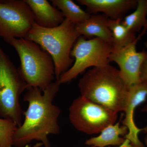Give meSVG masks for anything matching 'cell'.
<instances>
[{
    "mask_svg": "<svg viewBox=\"0 0 147 147\" xmlns=\"http://www.w3.org/2000/svg\"><path fill=\"white\" fill-rule=\"evenodd\" d=\"M18 126L10 120L0 118V147H12L13 137Z\"/></svg>",
    "mask_w": 147,
    "mask_h": 147,
    "instance_id": "ac0fdd59",
    "label": "cell"
},
{
    "mask_svg": "<svg viewBox=\"0 0 147 147\" xmlns=\"http://www.w3.org/2000/svg\"><path fill=\"white\" fill-rule=\"evenodd\" d=\"M81 96L118 113L124 110L129 87L119 70L110 64L93 67L79 80Z\"/></svg>",
    "mask_w": 147,
    "mask_h": 147,
    "instance_id": "7a4b0ae2",
    "label": "cell"
},
{
    "mask_svg": "<svg viewBox=\"0 0 147 147\" xmlns=\"http://www.w3.org/2000/svg\"><path fill=\"white\" fill-rule=\"evenodd\" d=\"M34 16L35 22L47 28H55L63 23L65 18L57 7L47 0H25Z\"/></svg>",
    "mask_w": 147,
    "mask_h": 147,
    "instance_id": "7c38bea8",
    "label": "cell"
},
{
    "mask_svg": "<svg viewBox=\"0 0 147 147\" xmlns=\"http://www.w3.org/2000/svg\"><path fill=\"white\" fill-rule=\"evenodd\" d=\"M35 23L25 0H0V37L25 38Z\"/></svg>",
    "mask_w": 147,
    "mask_h": 147,
    "instance_id": "ba28073f",
    "label": "cell"
},
{
    "mask_svg": "<svg viewBox=\"0 0 147 147\" xmlns=\"http://www.w3.org/2000/svg\"><path fill=\"white\" fill-rule=\"evenodd\" d=\"M138 0H78L86 7L87 12L96 14L101 12L112 20L121 19L129 11L136 8Z\"/></svg>",
    "mask_w": 147,
    "mask_h": 147,
    "instance_id": "8fae6325",
    "label": "cell"
},
{
    "mask_svg": "<svg viewBox=\"0 0 147 147\" xmlns=\"http://www.w3.org/2000/svg\"><path fill=\"white\" fill-rule=\"evenodd\" d=\"M145 46H146V48H147V42H145Z\"/></svg>",
    "mask_w": 147,
    "mask_h": 147,
    "instance_id": "cb8c5ba5",
    "label": "cell"
},
{
    "mask_svg": "<svg viewBox=\"0 0 147 147\" xmlns=\"http://www.w3.org/2000/svg\"><path fill=\"white\" fill-rule=\"evenodd\" d=\"M80 36L76 25L65 18L60 25L52 28L40 26L35 22L25 38L37 43L51 56L57 80L72 66L74 59L70 53Z\"/></svg>",
    "mask_w": 147,
    "mask_h": 147,
    "instance_id": "3957f363",
    "label": "cell"
},
{
    "mask_svg": "<svg viewBox=\"0 0 147 147\" xmlns=\"http://www.w3.org/2000/svg\"><path fill=\"white\" fill-rule=\"evenodd\" d=\"M147 29H144L133 42L124 47H113L109 57L110 62L116 63L119 67L120 73L123 81L130 87L141 83L140 71L146 56V51L137 52L136 45Z\"/></svg>",
    "mask_w": 147,
    "mask_h": 147,
    "instance_id": "9c48e42d",
    "label": "cell"
},
{
    "mask_svg": "<svg viewBox=\"0 0 147 147\" xmlns=\"http://www.w3.org/2000/svg\"><path fill=\"white\" fill-rule=\"evenodd\" d=\"M4 40L18 53L21 61L18 71L29 88L45 89L55 77V64L51 56L37 43L26 38Z\"/></svg>",
    "mask_w": 147,
    "mask_h": 147,
    "instance_id": "277c9868",
    "label": "cell"
},
{
    "mask_svg": "<svg viewBox=\"0 0 147 147\" xmlns=\"http://www.w3.org/2000/svg\"><path fill=\"white\" fill-rule=\"evenodd\" d=\"M140 78L141 82L147 86V51H146V57L141 67Z\"/></svg>",
    "mask_w": 147,
    "mask_h": 147,
    "instance_id": "d6986e66",
    "label": "cell"
},
{
    "mask_svg": "<svg viewBox=\"0 0 147 147\" xmlns=\"http://www.w3.org/2000/svg\"><path fill=\"white\" fill-rule=\"evenodd\" d=\"M128 133L126 127L120 125L119 122L111 125L105 127L96 137L88 139L85 144L92 147H105L109 146H119L125 141V136Z\"/></svg>",
    "mask_w": 147,
    "mask_h": 147,
    "instance_id": "5bb4252c",
    "label": "cell"
},
{
    "mask_svg": "<svg viewBox=\"0 0 147 147\" xmlns=\"http://www.w3.org/2000/svg\"><path fill=\"white\" fill-rule=\"evenodd\" d=\"M42 146H43L42 143L41 142H39V143H37L34 145L31 144L27 145L25 147H41Z\"/></svg>",
    "mask_w": 147,
    "mask_h": 147,
    "instance_id": "44dd1931",
    "label": "cell"
},
{
    "mask_svg": "<svg viewBox=\"0 0 147 147\" xmlns=\"http://www.w3.org/2000/svg\"><path fill=\"white\" fill-rule=\"evenodd\" d=\"M29 87L0 46V116L19 127L24 111L20 104L21 94Z\"/></svg>",
    "mask_w": 147,
    "mask_h": 147,
    "instance_id": "5b68a950",
    "label": "cell"
},
{
    "mask_svg": "<svg viewBox=\"0 0 147 147\" xmlns=\"http://www.w3.org/2000/svg\"><path fill=\"white\" fill-rule=\"evenodd\" d=\"M144 142L145 144H146V146H147V135L145 137Z\"/></svg>",
    "mask_w": 147,
    "mask_h": 147,
    "instance_id": "603a6c76",
    "label": "cell"
},
{
    "mask_svg": "<svg viewBox=\"0 0 147 147\" xmlns=\"http://www.w3.org/2000/svg\"><path fill=\"white\" fill-rule=\"evenodd\" d=\"M109 27L113 36V47H124L136 39L135 33L131 31L122 24L121 19H110Z\"/></svg>",
    "mask_w": 147,
    "mask_h": 147,
    "instance_id": "e0dca14e",
    "label": "cell"
},
{
    "mask_svg": "<svg viewBox=\"0 0 147 147\" xmlns=\"http://www.w3.org/2000/svg\"><path fill=\"white\" fill-rule=\"evenodd\" d=\"M110 19L104 14L91 15L86 21L76 25V30L86 38H97L113 44V36L109 27Z\"/></svg>",
    "mask_w": 147,
    "mask_h": 147,
    "instance_id": "4fadbf2b",
    "label": "cell"
},
{
    "mask_svg": "<svg viewBox=\"0 0 147 147\" xmlns=\"http://www.w3.org/2000/svg\"><path fill=\"white\" fill-rule=\"evenodd\" d=\"M118 147H135L131 144L130 141L128 139H125L123 143Z\"/></svg>",
    "mask_w": 147,
    "mask_h": 147,
    "instance_id": "ffe728a7",
    "label": "cell"
},
{
    "mask_svg": "<svg viewBox=\"0 0 147 147\" xmlns=\"http://www.w3.org/2000/svg\"><path fill=\"white\" fill-rule=\"evenodd\" d=\"M47 147H51V146H49Z\"/></svg>",
    "mask_w": 147,
    "mask_h": 147,
    "instance_id": "d4e9b609",
    "label": "cell"
},
{
    "mask_svg": "<svg viewBox=\"0 0 147 147\" xmlns=\"http://www.w3.org/2000/svg\"><path fill=\"white\" fill-rule=\"evenodd\" d=\"M60 86L56 81L43 91L37 88L28 89L24 98L28 108L24 111V121L14 133L13 146L25 147L33 141L41 142L45 147L51 146L48 135L60 131L58 119L61 110L53 102Z\"/></svg>",
    "mask_w": 147,
    "mask_h": 147,
    "instance_id": "6da1fadb",
    "label": "cell"
},
{
    "mask_svg": "<svg viewBox=\"0 0 147 147\" xmlns=\"http://www.w3.org/2000/svg\"><path fill=\"white\" fill-rule=\"evenodd\" d=\"M147 96V86L146 84L141 82L129 87L123 111L125 117L122 123L128 129V133L125 136V139H128L135 147H145L139 139V134L141 131H147V126L145 128H139L134 122V116L135 109L144 102Z\"/></svg>",
    "mask_w": 147,
    "mask_h": 147,
    "instance_id": "30bf717a",
    "label": "cell"
},
{
    "mask_svg": "<svg viewBox=\"0 0 147 147\" xmlns=\"http://www.w3.org/2000/svg\"><path fill=\"white\" fill-rule=\"evenodd\" d=\"M118 113L80 96L74 100L69 109V118L78 131L93 134L115 123Z\"/></svg>",
    "mask_w": 147,
    "mask_h": 147,
    "instance_id": "52a82bcc",
    "label": "cell"
},
{
    "mask_svg": "<svg viewBox=\"0 0 147 147\" xmlns=\"http://www.w3.org/2000/svg\"><path fill=\"white\" fill-rule=\"evenodd\" d=\"M142 112L147 113V105H145L142 109Z\"/></svg>",
    "mask_w": 147,
    "mask_h": 147,
    "instance_id": "7402d4cb",
    "label": "cell"
},
{
    "mask_svg": "<svg viewBox=\"0 0 147 147\" xmlns=\"http://www.w3.org/2000/svg\"><path fill=\"white\" fill-rule=\"evenodd\" d=\"M113 44L94 38L86 39L81 36L72 47L70 56L74 63L57 82L60 85L71 82L88 67H100L109 64Z\"/></svg>",
    "mask_w": 147,
    "mask_h": 147,
    "instance_id": "8992f818",
    "label": "cell"
},
{
    "mask_svg": "<svg viewBox=\"0 0 147 147\" xmlns=\"http://www.w3.org/2000/svg\"><path fill=\"white\" fill-rule=\"evenodd\" d=\"M53 6L60 11L65 19L76 25L86 21L91 14L71 0H51Z\"/></svg>",
    "mask_w": 147,
    "mask_h": 147,
    "instance_id": "9a60e30c",
    "label": "cell"
},
{
    "mask_svg": "<svg viewBox=\"0 0 147 147\" xmlns=\"http://www.w3.org/2000/svg\"><path fill=\"white\" fill-rule=\"evenodd\" d=\"M147 0H138L133 12L125 17L122 24L131 31L139 32L147 28Z\"/></svg>",
    "mask_w": 147,
    "mask_h": 147,
    "instance_id": "2e32d148",
    "label": "cell"
}]
</instances>
